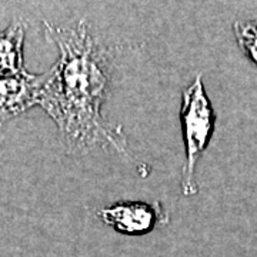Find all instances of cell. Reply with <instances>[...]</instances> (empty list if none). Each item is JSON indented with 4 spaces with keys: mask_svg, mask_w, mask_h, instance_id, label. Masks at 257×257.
Returning a JSON list of instances; mask_svg holds the SVG:
<instances>
[{
    "mask_svg": "<svg viewBox=\"0 0 257 257\" xmlns=\"http://www.w3.org/2000/svg\"><path fill=\"white\" fill-rule=\"evenodd\" d=\"M46 36L59 49V60L47 70L37 106L57 126L62 145L70 155L94 150L127 153V138L121 126L103 116L109 94L107 59L80 20L74 28H57L45 22Z\"/></svg>",
    "mask_w": 257,
    "mask_h": 257,
    "instance_id": "cell-1",
    "label": "cell"
},
{
    "mask_svg": "<svg viewBox=\"0 0 257 257\" xmlns=\"http://www.w3.org/2000/svg\"><path fill=\"white\" fill-rule=\"evenodd\" d=\"M180 123L186 152L182 169V192L184 196H194L199 192L196 166L210 143L216 123V114L204 90L202 74H197L182 93Z\"/></svg>",
    "mask_w": 257,
    "mask_h": 257,
    "instance_id": "cell-2",
    "label": "cell"
},
{
    "mask_svg": "<svg viewBox=\"0 0 257 257\" xmlns=\"http://www.w3.org/2000/svg\"><path fill=\"white\" fill-rule=\"evenodd\" d=\"M104 224L126 236L147 234L157 224L167 223V213L159 202H120L99 210Z\"/></svg>",
    "mask_w": 257,
    "mask_h": 257,
    "instance_id": "cell-3",
    "label": "cell"
},
{
    "mask_svg": "<svg viewBox=\"0 0 257 257\" xmlns=\"http://www.w3.org/2000/svg\"><path fill=\"white\" fill-rule=\"evenodd\" d=\"M46 79L47 72L35 74L26 69L12 76L0 77V127L37 106Z\"/></svg>",
    "mask_w": 257,
    "mask_h": 257,
    "instance_id": "cell-4",
    "label": "cell"
},
{
    "mask_svg": "<svg viewBox=\"0 0 257 257\" xmlns=\"http://www.w3.org/2000/svg\"><path fill=\"white\" fill-rule=\"evenodd\" d=\"M23 43L25 26L22 22H13L0 32V77L16 74L25 69Z\"/></svg>",
    "mask_w": 257,
    "mask_h": 257,
    "instance_id": "cell-5",
    "label": "cell"
},
{
    "mask_svg": "<svg viewBox=\"0 0 257 257\" xmlns=\"http://www.w3.org/2000/svg\"><path fill=\"white\" fill-rule=\"evenodd\" d=\"M233 32L241 52L257 66V20L236 22Z\"/></svg>",
    "mask_w": 257,
    "mask_h": 257,
    "instance_id": "cell-6",
    "label": "cell"
}]
</instances>
